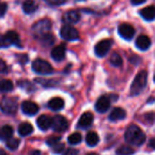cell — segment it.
I'll list each match as a JSON object with an SVG mask.
<instances>
[{"mask_svg": "<svg viewBox=\"0 0 155 155\" xmlns=\"http://www.w3.org/2000/svg\"><path fill=\"white\" fill-rule=\"evenodd\" d=\"M125 141L134 146H141L145 143L146 136L143 130L137 125H131L125 132Z\"/></svg>", "mask_w": 155, "mask_h": 155, "instance_id": "obj_1", "label": "cell"}, {"mask_svg": "<svg viewBox=\"0 0 155 155\" xmlns=\"http://www.w3.org/2000/svg\"><path fill=\"white\" fill-rule=\"evenodd\" d=\"M147 79H148V73L145 70L139 72L131 85V90H130L131 95L136 96L140 94L147 84Z\"/></svg>", "mask_w": 155, "mask_h": 155, "instance_id": "obj_2", "label": "cell"}, {"mask_svg": "<svg viewBox=\"0 0 155 155\" xmlns=\"http://www.w3.org/2000/svg\"><path fill=\"white\" fill-rule=\"evenodd\" d=\"M52 28V23L50 20L48 19H43L38 21L37 23H35L33 25V33L35 37H36L37 39L48 33H50V30Z\"/></svg>", "mask_w": 155, "mask_h": 155, "instance_id": "obj_3", "label": "cell"}, {"mask_svg": "<svg viewBox=\"0 0 155 155\" xmlns=\"http://www.w3.org/2000/svg\"><path fill=\"white\" fill-rule=\"evenodd\" d=\"M32 69L34 72L39 74H51L54 72L52 65L43 59H35L32 64Z\"/></svg>", "mask_w": 155, "mask_h": 155, "instance_id": "obj_4", "label": "cell"}, {"mask_svg": "<svg viewBox=\"0 0 155 155\" xmlns=\"http://www.w3.org/2000/svg\"><path fill=\"white\" fill-rule=\"evenodd\" d=\"M18 107L17 100L13 97H4L0 101V110L6 114H14Z\"/></svg>", "mask_w": 155, "mask_h": 155, "instance_id": "obj_5", "label": "cell"}, {"mask_svg": "<svg viewBox=\"0 0 155 155\" xmlns=\"http://www.w3.org/2000/svg\"><path fill=\"white\" fill-rule=\"evenodd\" d=\"M60 35L62 36V38L67 41H74L79 38V33L77 29L69 25L62 26L60 30Z\"/></svg>", "mask_w": 155, "mask_h": 155, "instance_id": "obj_6", "label": "cell"}, {"mask_svg": "<svg viewBox=\"0 0 155 155\" xmlns=\"http://www.w3.org/2000/svg\"><path fill=\"white\" fill-rule=\"evenodd\" d=\"M112 47V41L110 39H104L96 44L94 46L95 54L99 57L105 56Z\"/></svg>", "mask_w": 155, "mask_h": 155, "instance_id": "obj_7", "label": "cell"}, {"mask_svg": "<svg viewBox=\"0 0 155 155\" xmlns=\"http://www.w3.org/2000/svg\"><path fill=\"white\" fill-rule=\"evenodd\" d=\"M52 128L56 133H63L68 128V122L64 116L56 115L52 119Z\"/></svg>", "mask_w": 155, "mask_h": 155, "instance_id": "obj_8", "label": "cell"}, {"mask_svg": "<svg viewBox=\"0 0 155 155\" xmlns=\"http://www.w3.org/2000/svg\"><path fill=\"white\" fill-rule=\"evenodd\" d=\"M118 33L124 39L131 40L134 36L135 29L132 25L127 23H123L118 26Z\"/></svg>", "mask_w": 155, "mask_h": 155, "instance_id": "obj_9", "label": "cell"}, {"mask_svg": "<svg viewBox=\"0 0 155 155\" xmlns=\"http://www.w3.org/2000/svg\"><path fill=\"white\" fill-rule=\"evenodd\" d=\"M111 106V101L110 99L107 97V96H101L96 104H95V110L100 113V114H104V113H106L109 108Z\"/></svg>", "mask_w": 155, "mask_h": 155, "instance_id": "obj_10", "label": "cell"}, {"mask_svg": "<svg viewBox=\"0 0 155 155\" xmlns=\"http://www.w3.org/2000/svg\"><path fill=\"white\" fill-rule=\"evenodd\" d=\"M152 45V41L151 38L146 35H141L137 37L136 41H135V45L138 49L142 50V51H146L150 48Z\"/></svg>", "mask_w": 155, "mask_h": 155, "instance_id": "obj_11", "label": "cell"}, {"mask_svg": "<svg viewBox=\"0 0 155 155\" xmlns=\"http://www.w3.org/2000/svg\"><path fill=\"white\" fill-rule=\"evenodd\" d=\"M21 108H22V112L26 115H35V114H37L39 110L38 105L31 101H25L22 104Z\"/></svg>", "mask_w": 155, "mask_h": 155, "instance_id": "obj_12", "label": "cell"}, {"mask_svg": "<svg viewBox=\"0 0 155 155\" xmlns=\"http://www.w3.org/2000/svg\"><path fill=\"white\" fill-rule=\"evenodd\" d=\"M93 122H94L93 114L90 113V112H86L80 117V119L78 121V124H77V126H78V128L86 129V128H88L89 126L92 125Z\"/></svg>", "mask_w": 155, "mask_h": 155, "instance_id": "obj_13", "label": "cell"}, {"mask_svg": "<svg viewBox=\"0 0 155 155\" xmlns=\"http://www.w3.org/2000/svg\"><path fill=\"white\" fill-rule=\"evenodd\" d=\"M65 52H66V47H65V45L62 44L56 47H54L52 52H51V56L52 58L56 61V62H60L62 60L64 59V56H65Z\"/></svg>", "mask_w": 155, "mask_h": 155, "instance_id": "obj_14", "label": "cell"}, {"mask_svg": "<svg viewBox=\"0 0 155 155\" xmlns=\"http://www.w3.org/2000/svg\"><path fill=\"white\" fill-rule=\"evenodd\" d=\"M80 18H81V15L78 11L70 10V11H67L64 15L63 20H64V22H65L67 24H76L79 22Z\"/></svg>", "mask_w": 155, "mask_h": 155, "instance_id": "obj_15", "label": "cell"}, {"mask_svg": "<svg viewBox=\"0 0 155 155\" xmlns=\"http://www.w3.org/2000/svg\"><path fill=\"white\" fill-rule=\"evenodd\" d=\"M140 14L144 20L153 21L155 19V6L149 5L147 7H144L140 11Z\"/></svg>", "mask_w": 155, "mask_h": 155, "instance_id": "obj_16", "label": "cell"}, {"mask_svg": "<svg viewBox=\"0 0 155 155\" xmlns=\"http://www.w3.org/2000/svg\"><path fill=\"white\" fill-rule=\"evenodd\" d=\"M126 117V113L123 108L120 107H116L114 108L112 113L109 115V119L112 122H116V121H121L123 119H124Z\"/></svg>", "mask_w": 155, "mask_h": 155, "instance_id": "obj_17", "label": "cell"}, {"mask_svg": "<svg viewBox=\"0 0 155 155\" xmlns=\"http://www.w3.org/2000/svg\"><path fill=\"white\" fill-rule=\"evenodd\" d=\"M36 124L41 130L45 131L52 127V119L47 115H41L40 117H38Z\"/></svg>", "mask_w": 155, "mask_h": 155, "instance_id": "obj_18", "label": "cell"}, {"mask_svg": "<svg viewBox=\"0 0 155 155\" xmlns=\"http://www.w3.org/2000/svg\"><path fill=\"white\" fill-rule=\"evenodd\" d=\"M38 9V4L35 0H25L23 3V10L25 14L31 15Z\"/></svg>", "mask_w": 155, "mask_h": 155, "instance_id": "obj_19", "label": "cell"}, {"mask_svg": "<svg viewBox=\"0 0 155 155\" xmlns=\"http://www.w3.org/2000/svg\"><path fill=\"white\" fill-rule=\"evenodd\" d=\"M64 102L60 97H54L48 102V107L53 111H60L64 108Z\"/></svg>", "mask_w": 155, "mask_h": 155, "instance_id": "obj_20", "label": "cell"}, {"mask_svg": "<svg viewBox=\"0 0 155 155\" xmlns=\"http://www.w3.org/2000/svg\"><path fill=\"white\" fill-rule=\"evenodd\" d=\"M13 128L10 125H5L0 129V140L3 142H7L12 138Z\"/></svg>", "mask_w": 155, "mask_h": 155, "instance_id": "obj_21", "label": "cell"}, {"mask_svg": "<svg viewBox=\"0 0 155 155\" xmlns=\"http://www.w3.org/2000/svg\"><path fill=\"white\" fill-rule=\"evenodd\" d=\"M99 135L95 133V132H90L86 134V137H85V142L87 143L88 146H91V147H94L95 145L98 144L99 143Z\"/></svg>", "mask_w": 155, "mask_h": 155, "instance_id": "obj_22", "label": "cell"}, {"mask_svg": "<svg viewBox=\"0 0 155 155\" xmlns=\"http://www.w3.org/2000/svg\"><path fill=\"white\" fill-rule=\"evenodd\" d=\"M33 131H34L33 126L29 123H23L18 127V134L21 136H27V135L31 134L33 133Z\"/></svg>", "mask_w": 155, "mask_h": 155, "instance_id": "obj_23", "label": "cell"}, {"mask_svg": "<svg viewBox=\"0 0 155 155\" xmlns=\"http://www.w3.org/2000/svg\"><path fill=\"white\" fill-rule=\"evenodd\" d=\"M8 43L10 45H18V44L20 43V40H19V35L18 34L15 32V31H8L5 34Z\"/></svg>", "mask_w": 155, "mask_h": 155, "instance_id": "obj_24", "label": "cell"}, {"mask_svg": "<svg viewBox=\"0 0 155 155\" xmlns=\"http://www.w3.org/2000/svg\"><path fill=\"white\" fill-rule=\"evenodd\" d=\"M13 88H14V85L10 80L3 79L0 81V92H2V93L11 92L13 90Z\"/></svg>", "mask_w": 155, "mask_h": 155, "instance_id": "obj_25", "label": "cell"}, {"mask_svg": "<svg viewBox=\"0 0 155 155\" xmlns=\"http://www.w3.org/2000/svg\"><path fill=\"white\" fill-rule=\"evenodd\" d=\"M38 40L45 45H52L54 43V36L52 34L48 33V34L39 37Z\"/></svg>", "mask_w": 155, "mask_h": 155, "instance_id": "obj_26", "label": "cell"}, {"mask_svg": "<svg viewBox=\"0 0 155 155\" xmlns=\"http://www.w3.org/2000/svg\"><path fill=\"white\" fill-rule=\"evenodd\" d=\"M82 142V135L79 133H74L68 137V143L72 145L79 144Z\"/></svg>", "mask_w": 155, "mask_h": 155, "instance_id": "obj_27", "label": "cell"}, {"mask_svg": "<svg viewBox=\"0 0 155 155\" xmlns=\"http://www.w3.org/2000/svg\"><path fill=\"white\" fill-rule=\"evenodd\" d=\"M134 153V149H132L131 147L126 146V145H123L116 150L117 155H133Z\"/></svg>", "mask_w": 155, "mask_h": 155, "instance_id": "obj_28", "label": "cell"}, {"mask_svg": "<svg viewBox=\"0 0 155 155\" xmlns=\"http://www.w3.org/2000/svg\"><path fill=\"white\" fill-rule=\"evenodd\" d=\"M110 63L114 65V66H116V67H119V66H122L123 64V59L121 57V55L117 53H114L111 56V59H110Z\"/></svg>", "mask_w": 155, "mask_h": 155, "instance_id": "obj_29", "label": "cell"}, {"mask_svg": "<svg viewBox=\"0 0 155 155\" xmlns=\"http://www.w3.org/2000/svg\"><path fill=\"white\" fill-rule=\"evenodd\" d=\"M20 144V141L19 139H16V138H14V139H10L7 141L6 143V147L9 149V150H15L18 148Z\"/></svg>", "mask_w": 155, "mask_h": 155, "instance_id": "obj_30", "label": "cell"}, {"mask_svg": "<svg viewBox=\"0 0 155 155\" xmlns=\"http://www.w3.org/2000/svg\"><path fill=\"white\" fill-rule=\"evenodd\" d=\"M18 84L20 87H22L23 89H25L27 92H31V90L34 89L33 85L31 84V83L27 82V81H21V82H18Z\"/></svg>", "mask_w": 155, "mask_h": 155, "instance_id": "obj_31", "label": "cell"}, {"mask_svg": "<svg viewBox=\"0 0 155 155\" xmlns=\"http://www.w3.org/2000/svg\"><path fill=\"white\" fill-rule=\"evenodd\" d=\"M61 140V137L60 136H54V137H50L49 139H47L46 141V143L50 146H54L56 145L57 143H59Z\"/></svg>", "mask_w": 155, "mask_h": 155, "instance_id": "obj_32", "label": "cell"}, {"mask_svg": "<svg viewBox=\"0 0 155 155\" xmlns=\"http://www.w3.org/2000/svg\"><path fill=\"white\" fill-rule=\"evenodd\" d=\"M44 1L50 5H61L64 4L67 0H44Z\"/></svg>", "mask_w": 155, "mask_h": 155, "instance_id": "obj_33", "label": "cell"}, {"mask_svg": "<svg viewBox=\"0 0 155 155\" xmlns=\"http://www.w3.org/2000/svg\"><path fill=\"white\" fill-rule=\"evenodd\" d=\"M10 46L6 37L5 35H0V48H3V47H8Z\"/></svg>", "mask_w": 155, "mask_h": 155, "instance_id": "obj_34", "label": "cell"}, {"mask_svg": "<svg viewBox=\"0 0 155 155\" xmlns=\"http://www.w3.org/2000/svg\"><path fill=\"white\" fill-rule=\"evenodd\" d=\"M64 149V145L63 143H57L56 145L54 146V152L55 153H60L61 152H63Z\"/></svg>", "mask_w": 155, "mask_h": 155, "instance_id": "obj_35", "label": "cell"}, {"mask_svg": "<svg viewBox=\"0 0 155 155\" xmlns=\"http://www.w3.org/2000/svg\"><path fill=\"white\" fill-rule=\"evenodd\" d=\"M5 73H7V65L2 59H0V74Z\"/></svg>", "mask_w": 155, "mask_h": 155, "instance_id": "obj_36", "label": "cell"}, {"mask_svg": "<svg viewBox=\"0 0 155 155\" xmlns=\"http://www.w3.org/2000/svg\"><path fill=\"white\" fill-rule=\"evenodd\" d=\"M7 10V5L5 3H0V17L4 16Z\"/></svg>", "mask_w": 155, "mask_h": 155, "instance_id": "obj_37", "label": "cell"}, {"mask_svg": "<svg viewBox=\"0 0 155 155\" xmlns=\"http://www.w3.org/2000/svg\"><path fill=\"white\" fill-rule=\"evenodd\" d=\"M78 151L76 149H73V148H69V149H66L63 155H77L78 154Z\"/></svg>", "mask_w": 155, "mask_h": 155, "instance_id": "obj_38", "label": "cell"}, {"mask_svg": "<svg viewBox=\"0 0 155 155\" xmlns=\"http://www.w3.org/2000/svg\"><path fill=\"white\" fill-rule=\"evenodd\" d=\"M145 118L148 122H151V123H153L155 121V114L154 113H150L148 114L145 115Z\"/></svg>", "mask_w": 155, "mask_h": 155, "instance_id": "obj_39", "label": "cell"}, {"mask_svg": "<svg viewBox=\"0 0 155 155\" xmlns=\"http://www.w3.org/2000/svg\"><path fill=\"white\" fill-rule=\"evenodd\" d=\"M17 56L21 58V59H19V62H20L22 64H25V63L28 61V57H27V55H25V54H19V55H17Z\"/></svg>", "mask_w": 155, "mask_h": 155, "instance_id": "obj_40", "label": "cell"}, {"mask_svg": "<svg viewBox=\"0 0 155 155\" xmlns=\"http://www.w3.org/2000/svg\"><path fill=\"white\" fill-rule=\"evenodd\" d=\"M131 1H132V4H133V5H141V4L144 3L146 0H131Z\"/></svg>", "mask_w": 155, "mask_h": 155, "instance_id": "obj_41", "label": "cell"}, {"mask_svg": "<svg viewBox=\"0 0 155 155\" xmlns=\"http://www.w3.org/2000/svg\"><path fill=\"white\" fill-rule=\"evenodd\" d=\"M149 145H150V147H152L153 149H155V139H151V140H150Z\"/></svg>", "mask_w": 155, "mask_h": 155, "instance_id": "obj_42", "label": "cell"}, {"mask_svg": "<svg viewBox=\"0 0 155 155\" xmlns=\"http://www.w3.org/2000/svg\"><path fill=\"white\" fill-rule=\"evenodd\" d=\"M0 155H8L6 153V152L5 151V150H3V149H1L0 148Z\"/></svg>", "mask_w": 155, "mask_h": 155, "instance_id": "obj_43", "label": "cell"}, {"mask_svg": "<svg viewBox=\"0 0 155 155\" xmlns=\"http://www.w3.org/2000/svg\"><path fill=\"white\" fill-rule=\"evenodd\" d=\"M86 155H98V154H96V153H88V154H86Z\"/></svg>", "mask_w": 155, "mask_h": 155, "instance_id": "obj_44", "label": "cell"}, {"mask_svg": "<svg viewBox=\"0 0 155 155\" xmlns=\"http://www.w3.org/2000/svg\"><path fill=\"white\" fill-rule=\"evenodd\" d=\"M76 1H84V0H76Z\"/></svg>", "mask_w": 155, "mask_h": 155, "instance_id": "obj_45", "label": "cell"}, {"mask_svg": "<svg viewBox=\"0 0 155 155\" xmlns=\"http://www.w3.org/2000/svg\"><path fill=\"white\" fill-rule=\"evenodd\" d=\"M153 80H154V82H155V74H154V77H153Z\"/></svg>", "mask_w": 155, "mask_h": 155, "instance_id": "obj_46", "label": "cell"}]
</instances>
